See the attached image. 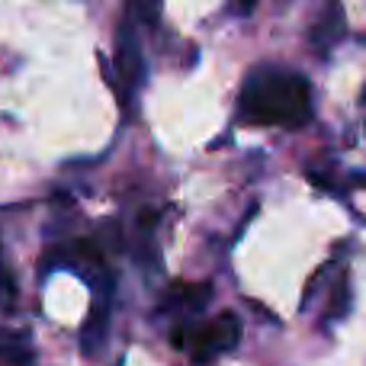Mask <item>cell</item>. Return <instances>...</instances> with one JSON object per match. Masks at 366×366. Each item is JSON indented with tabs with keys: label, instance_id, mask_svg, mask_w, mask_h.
Masks as SVG:
<instances>
[{
	"label": "cell",
	"instance_id": "obj_1",
	"mask_svg": "<svg viewBox=\"0 0 366 366\" xmlns=\"http://www.w3.org/2000/svg\"><path fill=\"white\" fill-rule=\"evenodd\" d=\"M238 113L251 126L299 129L312 116V87L302 74L280 68H260L244 81Z\"/></svg>",
	"mask_w": 366,
	"mask_h": 366
},
{
	"label": "cell",
	"instance_id": "obj_2",
	"mask_svg": "<svg viewBox=\"0 0 366 366\" xmlns=\"http://www.w3.org/2000/svg\"><path fill=\"white\" fill-rule=\"evenodd\" d=\"M174 347L189 350L196 363H209L219 354H228V350L238 347L241 341V318L232 315V312H222L215 322L209 325H189L183 322L177 331H174Z\"/></svg>",
	"mask_w": 366,
	"mask_h": 366
},
{
	"label": "cell",
	"instance_id": "obj_3",
	"mask_svg": "<svg viewBox=\"0 0 366 366\" xmlns=\"http://www.w3.org/2000/svg\"><path fill=\"white\" fill-rule=\"evenodd\" d=\"M212 296V286L206 283H174L167 290L161 312H171V315H183V312H199L202 305Z\"/></svg>",
	"mask_w": 366,
	"mask_h": 366
},
{
	"label": "cell",
	"instance_id": "obj_4",
	"mask_svg": "<svg viewBox=\"0 0 366 366\" xmlns=\"http://www.w3.org/2000/svg\"><path fill=\"white\" fill-rule=\"evenodd\" d=\"M116 64H119V74L126 77V84H139L145 68H142V51L135 42V32L129 29V23L119 29V42H116Z\"/></svg>",
	"mask_w": 366,
	"mask_h": 366
},
{
	"label": "cell",
	"instance_id": "obj_5",
	"mask_svg": "<svg viewBox=\"0 0 366 366\" xmlns=\"http://www.w3.org/2000/svg\"><path fill=\"white\" fill-rule=\"evenodd\" d=\"M337 36H341V10H331L328 16H325L322 23L312 29V42L322 45V49H328Z\"/></svg>",
	"mask_w": 366,
	"mask_h": 366
},
{
	"label": "cell",
	"instance_id": "obj_6",
	"mask_svg": "<svg viewBox=\"0 0 366 366\" xmlns=\"http://www.w3.org/2000/svg\"><path fill=\"white\" fill-rule=\"evenodd\" d=\"M132 13L142 19V23L154 26L161 16V0H132Z\"/></svg>",
	"mask_w": 366,
	"mask_h": 366
},
{
	"label": "cell",
	"instance_id": "obj_7",
	"mask_svg": "<svg viewBox=\"0 0 366 366\" xmlns=\"http://www.w3.org/2000/svg\"><path fill=\"white\" fill-rule=\"evenodd\" d=\"M234 4H238V10H241V13H247V10L254 6V0H234Z\"/></svg>",
	"mask_w": 366,
	"mask_h": 366
}]
</instances>
